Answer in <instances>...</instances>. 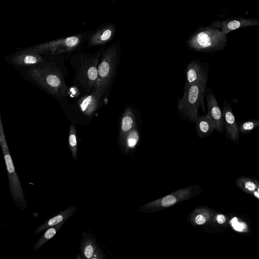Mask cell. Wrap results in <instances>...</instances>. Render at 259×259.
Returning a JSON list of instances; mask_svg holds the SVG:
<instances>
[{"instance_id":"cell-18","label":"cell","mask_w":259,"mask_h":259,"mask_svg":"<svg viewBox=\"0 0 259 259\" xmlns=\"http://www.w3.org/2000/svg\"><path fill=\"white\" fill-rule=\"evenodd\" d=\"M76 209L77 208L76 206L72 205L60 212L39 226L36 229L35 234H38L42 231H46L48 228L59 224L63 221L67 220L75 212Z\"/></svg>"},{"instance_id":"cell-19","label":"cell","mask_w":259,"mask_h":259,"mask_svg":"<svg viewBox=\"0 0 259 259\" xmlns=\"http://www.w3.org/2000/svg\"><path fill=\"white\" fill-rule=\"evenodd\" d=\"M195 124L196 133L201 138L209 136L214 130L213 124L207 115H199Z\"/></svg>"},{"instance_id":"cell-14","label":"cell","mask_w":259,"mask_h":259,"mask_svg":"<svg viewBox=\"0 0 259 259\" xmlns=\"http://www.w3.org/2000/svg\"><path fill=\"white\" fill-rule=\"evenodd\" d=\"M222 113L226 136L234 142L238 141L239 139V127L232 108L229 104L226 102L223 103Z\"/></svg>"},{"instance_id":"cell-15","label":"cell","mask_w":259,"mask_h":259,"mask_svg":"<svg viewBox=\"0 0 259 259\" xmlns=\"http://www.w3.org/2000/svg\"><path fill=\"white\" fill-rule=\"evenodd\" d=\"M116 27L113 24H108L101 26L93 33L88 39L89 47L102 45L110 41L113 37Z\"/></svg>"},{"instance_id":"cell-11","label":"cell","mask_w":259,"mask_h":259,"mask_svg":"<svg viewBox=\"0 0 259 259\" xmlns=\"http://www.w3.org/2000/svg\"><path fill=\"white\" fill-rule=\"evenodd\" d=\"M212 24L220 28L226 35L238 28L250 26H259V18L245 19L241 17L216 20Z\"/></svg>"},{"instance_id":"cell-23","label":"cell","mask_w":259,"mask_h":259,"mask_svg":"<svg viewBox=\"0 0 259 259\" xmlns=\"http://www.w3.org/2000/svg\"><path fill=\"white\" fill-rule=\"evenodd\" d=\"M258 127H259V119L244 122L242 123L238 127L241 133H247Z\"/></svg>"},{"instance_id":"cell-10","label":"cell","mask_w":259,"mask_h":259,"mask_svg":"<svg viewBox=\"0 0 259 259\" xmlns=\"http://www.w3.org/2000/svg\"><path fill=\"white\" fill-rule=\"evenodd\" d=\"M80 253L82 259H102L105 257L94 236L87 232H84L81 237Z\"/></svg>"},{"instance_id":"cell-13","label":"cell","mask_w":259,"mask_h":259,"mask_svg":"<svg viewBox=\"0 0 259 259\" xmlns=\"http://www.w3.org/2000/svg\"><path fill=\"white\" fill-rule=\"evenodd\" d=\"M44 55L16 52L11 55L6 60L12 65L19 67H32L37 66L46 59Z\"/></svg>"},{"instance_id":"cell-27","label":"cell","mask_w":259,"mask_h":259,"mask_svg":"<svg viewBox=\"0 0 259 259\" xmlns=\"http://www.w3.org/2000/svg\"><path fill=\"white\" fill-rule=\"evenodd\" d=\"M254 195L259 198V193L257 192H254Z\"/></svg>"},{"instance_id":"cell-29","label":"cell","mask_w":259,"mask_h":259,"mask_svg":"<svg viewBox=\"0 0 259 259\" xmlns=\"http://www.w3.org/2000/svg\"><path fill=\"white\" fill-rule=\"evenodd\" d=\"M258 192L259 193V188H258Z\"/></svg>"},{"instance_id":"cell-22","label":"cell","mask_w":259,"mask_h":259,"mask_svg":"<svg viewBox=\"0 0 259 259\" xmlns=\"http://www.w3.org/2000/svg\"><path fill=\"white\" fill-rule=\"evenodd\" d=\"M68 146L72 157L74 159H77L78 153L77 136L76 127L73 123H71L69 125Z\"/></svg>"},{"instance_id":"cell-1","label":"cell","mask_w":259,"mask_h":259,"mask_svg":"<svg viewBox=\"0 0 259 259\" xmlns=\"http://www.w3.org/2000/svg\"><path fill=\"white\" fill-rule=\"evenodd\" d=\"M26 75L60 102L69 97L70 88L67 85L63 71L56 60H46L37 66L28 68Z\"/></svg>"},{"instance_id":"cell-12","label":"cell","mask_w":259,"mask_h":259,"mask_svg":"<svg viewBox=\"0 0 259 259\" xmlns=\"http://www.w3.org/2000/svg\"><path fill=\"white\" fill-rule=\"evenodd\" d=\"M207 116L212 121L214 130L220 133L224 132V119L222 111L212 92H209L206 95Z\"/></svg>"},{"instance_id":"cell-2","label":"cell","mask_w":259,"mask_h":259,"mask_svg":"<svg viewBox=\"0 0 259 259\" xmlns=\"http://www.w3.org/2000/svg\"><path fill=\"white\" fill-rule=\"evenodd\" d=\"M103 50L101 48L93 53L78 51L70 59V63L75 72L73 82L84 95L92 92L96 83L98 65Z\"/></svg>"},{"instance_id":"cell-20","label":"cell","mask_w":259,"mask_h":259,"mask_svg":"<svg viewBox=\"0 0 259 259\" xmlns=\"http://www.w3.org/2000/svg\"><path fill=\"white\" fill-rule=\"evenodd\" d=\"M66 220L47 229L44 234L36 241L33 246L34 251L38 250L45 243L52 238L58 232L61 227L65 224Z\"/></svg>"},{"instance_id":"cell-17","label":"cell","mask_w":259,"mask_h":259,"mask_svg":"<svg viewBox=\"0 0 259 259\" xmlns=\"http://www.w3.org/2000/svg\"><path fill=\"white\" fill-rule=\"evenodd\" d=\"M207 74L196 61H191L186 69V84L189 85L196 82L207 80Z\"/></svg>"},{"instance_id":"cell-25","label":"cell","mask_w":259,"mask_h":259,"mask_svg":"<svg viewBox=\"0 0 259 259\" xmlns=\"http://www.w3.org/2000/svg\"><path fill=\"white\" fill-rule=\"evenodd\" d=\"M244 186L245 188H246L247 190L250 191H253L255 190L256 188V185L254 183L250 181L246 182L245 183Z\"/></svg>"},{"instance_id":"cell-8","label":"cell","mask_w":259,"mask_h":259,"mask_svg":"<svg viewBox=\"0 0 259 259\" xmlns=\"http://www.w3.org/2000/svg\"><path fill=\"white\" fill-rule=\"evenodd\" d=\"M207 81L185 85L183 97L178 102V110L194 123L199 116L198 110L203 100Z\"/></svg>"},{"instance_id":"cell-5","label":"cell","mask_w":259,"mask_h":259,"mask_svg":"<svg viewBox=\"0 0 259 259\" xmlns=\"http://www.w3.org/2000/svg\"><path fill=\"white\" fill-rule=\"evenodd\" d=\"M227 42V35L211 23L196 31L188 39L187 44L195 51L213 52L223 49Z\"/></svg>"},{"instance_id":"cell-6","label":"cell","mask_w":259,"mask_h":259,"mask_svg":"<svg viewBox=\"0 0 259 259\" xmlns=\"http://www.w3.org/2000/svg\"><path fill=\"white\" fill-rule=\"evenodd\" d=\"M0 144L7 168L9 187L12 199L21 210L27 207L28 204L19 177L14 167L7 142L1 115H0Z\"/></svg>"},{"instance_id":"cell-9","label":"cell","mask_w":259,"mask_h":259,"mask_svg":"<svg viewBox=\"0 0 259 259\" xmlns=\"http://www.w3.org/2000/svg\"><path fill=\"white\" fill-rule=\"evenodd\" d=\"M197 191V186H187L147 203L138 210L149 213L160 211L194 197Z\"/></svg>"},{"instance_id":"cell-28","label":"cell","mask_w":259,"mask_h":259,"mask_svg":"<svg viewBox=\"0 0 259 259\" xmlns=\"http://www.w3.org/2000/svg\"><path fill=\"white\" fill-rule=\"evenodd\" d=\"M81 256H79V253H78V255H77V256H76V258L78 259V258H81Z\"/></svg>"},{"instance_id":"cell-3","label":"cell","mask_w":259,"mask_h":259,"mask_svg":"<svg viewBox=\"0 0 259 259\" xmlns=\"http://www.w3.org/2000/svg\"><path fill=\"white\" fill-rule=\"evenodd\" d=\"M120 54L118 41L113 42L102 52L98 67V77L91 92L102 99L113 83Z\"/></svg>"},{"instance_id":"cell-26","label":"cell","mask_w":259,"mask_h":259,"mask_svg":"<svg viewBox=\"0 0 259 259\" xmlns=\"http://www.w3.org/2000/svg\"><path fill=\"white\" fill-rule=\"evenodd\" d=\"M215 219H216L217 223H219V224H223L226 221V218L225 216L222 214H218L216 216Z\"/></svg>"},{"instance_id":"cell-16","label":"cell","mask_w":259,"mask_h":259,"mask_svg":"<svg viewBox=\"0 0 259 259\" xmlns=\"http://www.w3.org/2000/svg\"><path fill=\"white\" fill-rule=\"evenodd\" d=\"M136 126L135 114L131 107L127 108L122 114L119 122L118 143L120 146L126 135Z\"/></svg>"},{"instance_id":"cell-24","label":"cell","mask_w":259,"mask_h":259,"mask_svg":"<svg viewBox=\"0 0 259 259\" xmlns=\"http://www.w3.org/2000/svg\"><path fill=\"white\" fill-rule=\"evenodd\" d=\"M80 94V90L76 85H74L70 87L69 97L71 98L77 97Z\"/></svg>"},{"instance_id":"cell-21","label":"cell","mask_w":259,"mask_h":259,"mask_svg":"<svg viewBox=\"0 0 259 259\" xmlns=\"http://www.w3.org/2000/svg\"><path fill=\"white\" fill-rule=\"evenodd\" d=\"M139 139L140 134L136 126L126 135L121 146L124 151L128 152L135 148Z\"/></svg>"},{"instance_id":"cell-4","label":"cell","mask_w":259,"mask_h":259,"mask_svg":"<svg viewBox=\"0 0 259 259\" xmlns=\"http://www.w3.org/2000/svg\"><path fill=\"white\" fill-rule=\"evenodd\" d=\"M91 34L90 32L78 33L24 48L18 52L45 56L70 53L77 50Z\"/></svg>"},{"instance_id":"cell-7","label":"cell","mask_w":259,"mask_h":259,"mask_svg":"<svg viewBox=\"0 0 259 259\" xmlns=\"http://www.w3.org/2000/svg\"><path fill=\"white\" fill-rule=\"evenodd\" d=\"M102 99L91 93L84 95L71 105L62 107L68 119L74 123H90L101 104Z\"/></svg>"}]
</instances>
